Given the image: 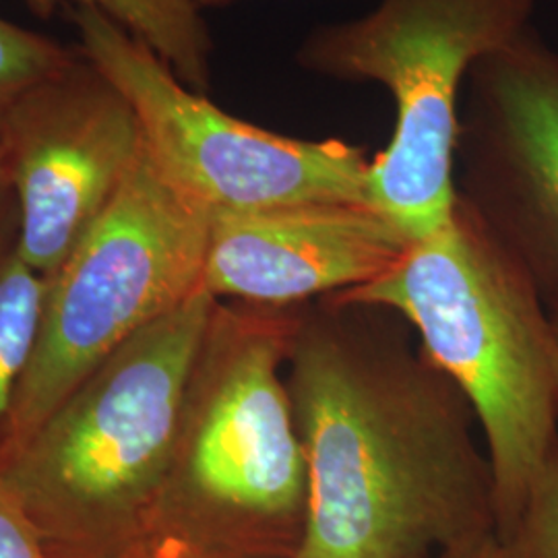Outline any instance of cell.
I'll return each instance as SVG.
<instances>
[{
    "instance_id": "cell-12",
    "label": "cell",
    "mask_w": 558,
    "mask_h": 558,
    "mask_svg": "<svg viewBox=\"0 0 558 558\" xmlns=\"http://www.w3.org/2000/svg\"><path fill=\"white\" fill-rule=\"evenodd\" d=\"M44 292L46 278L15 246L0 251V430L38 339Z\"/></svg>"
},
{
    "instance_id": "cell-7",
    "label": "cell",
    "mask_w": 558,
    "mask_h": 558,
    "mask_svg": "<svg viewBox=\"0 0 558 558\" xmlns=\"http://www.w3.org/2000/svg\"><path fill=\"white\" fill-rule=\"evenodd\" d=\"M71 21L81 54L135 108L149 160L211 218L300 203H368L364 147L288 137L236 119L98 11L75 7Z\"/></svg>"
},
{
    "instance_id": "cell-2",
    "label": "cell",
    "mask_w": 558,
    "mask_h": 558,
    "mask_svg": "<svg viewBox=\"0 0 558 558\" xmlns=\"http://www.w3.org/2000/svg\"><path fill=\"white\" fill-rule=\"evenodd\" d=\"M299 308L218 300L140 550L296 557L308 513V463L286 360Z\"/></svg>"
},
{
    "instance_id": "cell-17",
    "label": "cell",
    "mask_w": 558,
    "mask_h": 558,
    "mask_svg": "<svg viewBox=\"0 0 558 558\" xmlns=\"http://www.w3.org/2000/svg\"><path fill=\"white\" fill-rule=\"evenodd\" d=\"M440 558H499L497 550V536H488V538L472 542L468 546L456 548Z\"/></svg>"
},
{
    "instance_id": "cell-13",
    "label": "cell",
    "mask_w": 558,
    "mask_h": 558,
    "mask_svg": "<svg viewBox=\"0 0 558 558\" xmlns=\"http://www.w3.org/2000/svg\"><path fill=\"white\" fill-rule=\"evenodd\" d=\"M499 558H558V442L518 515L497 534Z\"/></svg>"
},
{
    "instance_id": "cell-15",
    "label": "cell",
    "mask_w": 558,
    "mask_h": 558,
    "mask_svg": "<svg viewBox=\"0 0 558 558\" xmlns=\"http://www.w3.org/2000/svg\"><path fill=\"white\" fill-rule=\"evenodd\" d=\"M0 558H52L40 532L0 480Z\"/></svg>"
},
{
    "instance_id": "cell-16",
    "label": "cell",
    "mask_w": 558,
    "mask_h": 558,
    "mask_svg": "<svg viewBox=\"0 0 558 558\" xmlns=\"http://www.w3.org/2000/svg\"><path fill=\"white\" fill-rule=\"evenodd\" d=\"M17 228H20V207H17V197L13 189L7 149L0 137V251L15 246V244H9V232H15L17 236Z\"/></svg>"
},
{
    "instance_id": "cell-11",
    "label": "cell",
    "mask_w": 558,
    "mask_h": 558,
    "mask_svg": "<svg viewBox=\"0 0 558 558\" xmlns=\"http://www.w3.org/2000/svg\"><path fill=\"white\" fill-rule=\"evenodd\" d=\"M50 15L62 2L94 9L154 50L189 89H211L214 40L197 0H23Z\"/></svg>"
},
{
    "instance_id": "cell-19",
    "label": "cell",
    "mask_w": 558,
    "mask_h": 558,
    "mask_svg": "<svg viewBox=\"0 0 558 558\" xmlns=\"http://www.w3.org/2000/svg\"><path fill=\"white\" fill-rule=\"evenodd\" d=\"M239 0H197L201 9H207V7H226V4H234Z\"/></svg>"
},
{
    "instance_id": "cell-8",
    "label": "cell",
    "mask_w": 558,
    "mask_h": 558,
    "mask_svg": "<svg viewBox=\"0 0 558 558\" xmlns=\"http://www.w3.org/2000/svg\"><path fill=\"white\" fill-rule=\"evenodd\" d=\"M456 189L558 319V50L532 27L470 71Z\"/></svg>"
},
{
    "instance_id": "cell-18",
    "label": "cell",
    "mask_w": 558,
    "mask_h": 558,
    "mask_svg": "<svg viewBox=\"0 0 558 558\" xmlns=\"http://www.w3.org/2000/svg\"><path fill=\"white\" fill-rule=\"evenodd\" d=\"M124 558H195V557H180V555H166V553H156V550H137L133 555Z\"/></svg>"
},
{
    "instance_id": "cell-5",
    "label": "cell",
    "mask_w": 558,
    "mask_h": 558,
    "mask_svg": "<svg viewBox=\"0 0 558 558\" xmlns=\"http://www.w3.org/2000/svg\"><path fill=\"white\" fill-rule=\"evenodd\" d=\"M536 0H377L356 20L313 27L296 66L336 83H377L393 101L387 147L371 158L366 201L410 240L458 205L459 106L472 66L530 27Z\"/></svg>"
},
{
    "instance_id": "cell-14",
    "label": "cell",
    "mask_w": 558,
    "mask_h": 558,
    "mask_svg": "<svg viewBox=\"0 0 558 558\" xmlns=\"http://www.w3.org/2000/svg\"><path fill=\"white\" fill-rule=\"evenodd\" d=\"M80 57L60 41L0 17V114L25 89Z\"/></svg>"
},
{
    "instance_id": "cell-9",
    "label": "cell",
    "mask_w": 558,
    "mask_h": 558,
    "mask_svg": "<svg viewBox=\"0 0 558 558\" xmlns=\"http://www.w3.org/2000/svg\"><path fill=\"white\" fill-rule=\"evenodd\" d=\"M20 207L15 251L52 276L100 220L143 151L135 108L80 52L0 114Z\"/></svg>"
},
{
    "instance_id": "cell-20",
    "label": "cell",
    "mask_w": 558,
    "mask_h": 558,
    "mask_svg": "<svg viewBox=\"0 0 558 558\" xmlns=\"http://www.w3.org/2000/svg\"><path fill=\"white\" fill-rule=\"evenodd\" d=\"M553 331H555V360H557V383H558V319H553Z\"/></svg>"
},
{
    "instance_id": "cell-1",
    "label": "cell",
    "mask_w": 558,
    "mask_h": 558,
    "mask_svg": "<svg viewBox=\"0 0 558 558\" xmlns=\"http://www.w3.org/2000/svg\"><path fill=\"white\" fill-rule=\"evenodd\" d=\"M410 331L380 306L300 304L286 385L308 513L294 558H440L497 536L476 414Z\"/></svg>"
},
{
    "instance_id": "cell-10",
    "label": "cell",
    "mask_w": 558,
    "mask_h": 558,
    "mask_svg": "<svg viewBox=\"0 0 558 558\" xmlns=\"http://www.w3.org/2000/svg\"><path fill=\"white\" fill-rule=\"evenodd\" d=\"M368 203L323 201L211 218L203 290L290 308L379 278L410 248Z\"/></svg>"
},
{
    "instance_id": "cell-3",
    "label": "cell",
    "mask_w": 558,
    "mask_h": 558,
    "mask_svg": "<svg viewBox=\"0 0 558 558\" xmlns=\"http://www.w3.org/2000/svg\"><path fill=\"white\" fill-rule=\"evenodd\" d=\"M333 296L399 315L458 385L484 437L499 534L558 442L553 317L532 279L458 199L389 271Z\"/></svg>"
},
{
    "instance_id": "cell-6",
    "label": "cell",
    "mask_w": 558,
    "mask_h": 558,
    "mask_svg": "<svg viewBox=\"0 0 558 558\" xmlns=\"http://www.w3.org/2000/svg\"><path fill=\"white\" fill-rule=\"evenodd\" d=\"M211 216L145 147L100 220L46 278L38 339L0 430V458L29 439L120 345L203 290Z\"/></svg>"
},
{
    "instance_id": "cell-4",
    "label": "cell",
    "mask_w": 558,
    "mask_h": 558,
    "mask_svg": "<svg viewBox=\"0 0 558 558\" xmlns=\"http://www.w3.org/2000/svg\"><path fill=\"white\" fill-rule=\"evenodd\" d=\"M216 304L199 290L145 327L0 458L2 484L50 557L124 558L140 550Z\"/></svg>"
}]
</instances>
